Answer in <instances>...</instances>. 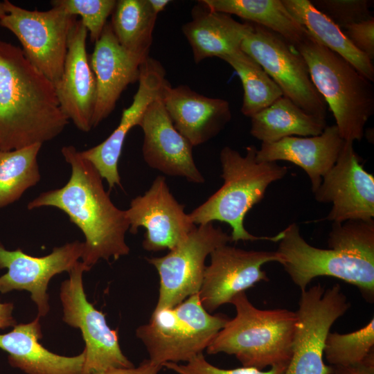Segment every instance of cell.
I'll list each match as a JSON object with an SVG mask.
<instances>
[{"instance_id": "cell-1", "label": "cell", "mask_w": 374, "mask_h": 374, "mask_svg": "<svg viewBox=\"0 0 374 374\" xmlns=\"http://www.w3.org/2000/svg\"><path fill=\"white\" fill-rule=\"evenodd\" d=\"M61 152L71 167L68 182L40 193L28 204V209L53 206L64 212L84 235L81 259L90 269L100 259L109 261L127 255L125 234L130 224L125 211L114 204L99 172L80 152L66 145Z\"/></svg>"}, {"instance_id": "cell-2", "label": "cell", "mask_w": 374, "mask_h": 374, "mask_svg": "<svg viewBox=\"0 0 374 374\" xmlns=\"http://www.w3.org/2000/svg\"><path fill=\"white\" fill-rule=\"evenodd\" d=\"M54 84L21 48L0 40V150L43 144L69 123Z\"/></svg>"}, {"instance_id": "cell-3", "label": "cell", "mask_w": 374, "mask_h": 374, "mask_svg": "<svg viewBox=\"0 0 374 374\" xmlns=\"http://www.w3.org/2000/svg\"><path fill=\"white\" fill-rule=\"evenodd\" d=\"M281 232L277 249L285 271L301 290L319 276L356 286L369 302L374 299V220L332 223L327 249L308 244L296 223Z\"/></svg>"}, {"instance_id": "cell-4", "label": "cell", "mask_w": 374, "mask_h": 374, "mask_svg": "<svg viewBox=\"0 0 374 374\" xmlns=\"http://www.w3.org/2000/svg\"><path fill=\"white\" fill-rule=\"evenodd\" d=\"M257 148H246L244 156L237 150L224 147L220 153L223 185L189 216L198 226L214 221L227 223L231 228V242L268 240L278 242L281 232L274 236H257L244 225L247 213L264 197L268 186L283 178L288 168L277 162L258 161Z\"/></svg>"}, {"instance_id": "cell-5", "label": "cell", "mask_w": 374, "mask_h": 374, "mask_svg": "<svg viewBox=\"0 0 374 374\" xmlns=\"http://www.w3.org/2000/svg\"><path fill=\"white\" fill-rule=\"evenodd\" d=\"M236 311L206 348L210 355H234L244 367L260 371L288 365L292 357L296 312L287 309L262 310L244 292L231 301Z\"/></svg>"}, {"instance_id": "cell-6", "label": "cell", "mask_w": 374, "mask_h": 374, "mask_svg": "<svg viewBox=\"0 0 374 374\" xmlns=\"http://www.w3.org/2000/svg\"><path fill=\"white\" fill-rule=\"evenodd\" d=\"M304 58L311 80L330 108L344 141H361L374 113V89L350 63L307 31L294 46Z\"/></svg>"}, {"instance_id": "cell-7", "label": "cell", "mask_w": 374, "mask_h": 374, "mask_svg": "<svg viewBox=\"0 0 374 374\" xmlns=\"http://www.w3.org/2000/svg\"><path fill=\"white\" fill-rule=\"evenodd\" d=\"M229 319L222 314H211L195 294L175 307L154 309L149 322L139 326L136 335L149 359L163 367L203 353Z\"/></svg>"}, {"instance_id": "cell-8", "label": "cell", "mask_w": 374, "mask_h": 374, "mask_svg": "<svg viewBox=\"0 0 374 374\" xmlns=\"http://www.w3.org/2000/svg\"><path fill=\"white\" fill-rule=\"evenodd\" d=\"M6 14L0 26L19 39L28 61L55 86L62 75L69 33L78 20L62 7L29 10L3 1Z\"/></svg>"}, {"instance_id": "cell-9", "label": "cell", "mask_w": 374, "mask_h": 374, "mask_svg": "<svg viewBox=\"0 0 374 374\" xmlns=\"http://www.w3.org/2000/svg\"><path fill=\"white\" fill-rule=\"evenodd\" d=\"M339 284L326 290L317 284L301 292L292 341V357L284 374H331L323 360L332 324L349 309Z\"/></svg>"}, {"instance_id": "cell-10", "label": "cell", "mask_w": 374, "mask_h": 374, "mask_svg": "<svg viewBox=\"0 0 374 374\" xmlns=\"http://www.w3.org/2000/svg\"><path fill=\"white\" fill-rule=\"evenodd\" d=\"M252 24L241 50L263 68L285 97L308 114L326 119L328 106L314 85L301 53L280 35Z\"/></svg>"}, {"instance_id": "cell-11", "label": "cell", "mask_w": 374, "mask_h": 374, "mask_svg": "<svg viewBox=\"0 0 374 374\" xmlns=\"http://www.w3.org/2000/svg\"><path fill=\"white\" fill-rule=\"evenodd\" d=\"M78 261L62 282L60 299L63 321L79 328L85 343L83 374H98L112 368H130L134 364L123 353L118 334L107 325L105 315L89 303L84 291L82 274L89 271Z\"/></svg>"}, {"instance_id": "cell-12", "label": "cell", "mask_w": 374, "mask_h": 374, "mask_svg": "<svg viewBox=\"0 0 374 374\" xmlns=\"http://www.w3.org/2000/svg\"><path fill=\"white\" fill-rule=\"evenodd\" d=\"M229 242L231 236L211 222L197 226L166 255L147 258L159 276V296L154 309L175 307L190 296L198 294L207 256Z\"/></svg>"}, {"instance_id": "cell-13", "label": "cell", "mask_w": 374, "mask_h": 374, "mask_svg": "<svg viewBox=\"0 0 374 374\" xmlns=\"http://www.w3.org/2000/svg\"><path fill=\"white\" fill-rule=\"evenodd\" d=\"M125 211L130 233H136L140 227L145 229L142 246L148 251L171 250L197 227L161 175L143 195L132 199Z\"/></svg>"}, {"instance_id": "cell-14", "label": "cell", "mask_w": 374, "mask_h": 374, "mask_svg": "<svg viewBox=\"0 0 374 374\" xmlns=\"http://www.w3.org/2000/svg\"><path fill=\"white\" fill-rule=\"evenodd\" d=\"M353 143L345 141L336 163L313 193L318 202L332 204L326 220L332 223L373 220L374 177L364 168Z\"/></svg>"}, {"instance_id": "cell-15", "label": "cell", "mask_w": 374, "mask_h": 374, "mask_svg": "<svg viewBox=\"0 0 374 374\" xmlns=\"http://www.w3.org/2000/svg\"><path fill=\"white\" fill-rule=\"evenodd\" d=\"M198 293L204 308L213 312L230 303L238 294L269 278L262 267L270 262H282L277 251H247L225 244L211 254Z\"/></svg>"}, {"instance_id": "cell-16", "label": "cell", "mask_w": 374, "mask_h": 374, "mask_svg": "<svg viewBox=\"0 0 374 374\" xmlns=\"http://www.w3.org/2000/svg\"><path fill=\"white\" fill-rule=\"evenodd\" d=\"M84 242L78 240L55 247L42 257H34L18 248L7 250L0 242V269L8 271L0 276V292L26 290L38 310V317L46 316L49 311L48 285L56 274L69 272L82 258Z\"/></svg>"}, {"instance_id": "cell-17", "label": "cell", "mask_w": 374, "mask_h": 374, "mask_svg": "<svg viewBox=\"0 0 374 374\" xmlns=\"http://www.w3.org/2000/svg\"><path fill=\"white\" fill-rule=\"evenodd\" d=\"M168 83L163 66L148 57L142 65L139 87L132 103L123 109L117 127L100 144L80 152L107 181L110 188L121 186L118 164L129 131L139 125L148 106L161 96Z\"/></svg>"}, {"instance_id": "cell-18", "label": "cell", "mask_w": 374, "mask_h": 374, "mask_svg": "<svg viewBox=\"0 0 374 374\" xmlns=\"http://www.w3.org/2000/svg\"><path fill=\"white\" fill-rule=\"evenodd\" d=\"M161 97L148 106L139 125L144 135L143 159L149 167L166 175L203 184L205 179L195 162L193 146L175 127Z\"/></svg>"}, {"instance_id": "cell-19", "label": "cell", "mask_w": 374, "mask_h": 374, "mask_svg": "<svg viewBox=\"0 0 374 374\" xmlns=\"http://www.w3.org/2000/svg\"><path fill=\"white\" fill-rule=\"evenodd\" d=\"M148 57L123 47L115 37L110 23H107L100 38L95 42L89 58L96 81L93 127L111 114L127 86L139 82L142 65Z\"/></svg>"}, {"instance_id": "cell-20", "label": "cell", "mask_w": 374, "mask_h": 374, "mask_svg": "<svg viewBox=\"0 0 374 374\" xmlns=\"http://www.w3.org/2000/svg\"><path fill=\"white\" fill-rule=\"evenodd\" d=\"M88 31L77 20L69 33L64 66L55 86L63 114L84 132L92 128L96 101V81L87 53Z\"/></svg>"}, {"instance_id": "cell-21", "label": "cell", "mask_w": 374, "mask_h": 374, "mask_svg": "<svg viewBox=\"0 0 374 374\" xmlns=\"http://www.w3.org/2000/svg\"><path fill=\"white\" fill-rule=\"evenodd\" d=\"M161 98L175 127L193 147L216 136L231 119L227 100L203 96L187 85L168 83Z\"/></svg>"}, {"instance_id": "cell-22", "label": "cell", "mask_w": 374, "mask_h": 374, "mask_svg": "<svg viewBox=\"0 0 374 374\" xmlns=\"http://www.w3.org/2000/svg\"><path fill=\"white\" fill-rule=\"evenodd\" d=\"M345 141L335 125L326 126L317 136H289L257 150L258 161H287L301 168L308 175L314 193L323 177L336 163Z\"/></svg>"}, {"instance_id": "cell-23", "label": "cell", "mask_w": 374, "mask_h": 374, "mask_svg": "<svg viewBox=\"0 0 374 374\" xmlns=\"http://www.w3.org/2000/svg\"><path fill=\"white\" fill-rule=\"evenodd\" d=\"M42 337L39 317L14 326L0 335V348L8 353V362L27 374H83L84 350L78 355L62 356L50 352L39 340Z\"/></svg>"}, {"instance_id": "cell-24", "label": "cell", "mask_w": 374, "mask_h": 374, "mask_svg": "<svg viewBox=\"0 0 374 374\" xmlns=\"http://www.w3.org/2000/svg\"><path fill=\"white\" fill-rule=\"evenodd\" d=\"M252 29L251 23H240L231 15L204 5L195 7L192 19L181 28L196 64L212 57L222 59L241 49L242 40Z\"/></svg>"}, {"instance_id": "cell-25", "label": "cell", "mask_w": 374, "mask_h": 374, "mask_svg": "<svg viewBox=\"0 0 374 374\" xmlns=\"http://www.w3.org/2000/svg\"><path fill=\"white\" fill-rule=\"evenodd\" d=\"M250 134L262 143H271L289 136L321 134L326 119L303 111L284 96L251 117Z\"/></svg>"}, {"instance_id": "cell-26", "label": "cell", "mask_w": 374, "mask_h": 374, "mask_svg": "<svg viewBox=\"0 0 374 374\" xmlns=\"http://www.w3.org/2000/svg\"><path fill=\"white\" fill-rule=\"evenodd\" d=\"M291 15L321 44L350 63L371 82L374 81L372 61L359 51L342 29L318 10L308 0H282Z\"/></svg>"}, {"instance_id": "cell-27", "label": "cell", "mask_w": 374, "mask_h": 374, "mask_svg": "<svg viewBox=\"0 0 374 374\" xmlns=\"http://www.w3.org/2000/svg\"><path fill=\"white\" fill-rule=\"evenodd\" d=\"M209 9L235 15L263 26L283 37L294 46L301 42L307 30L291 15L282 0H202Z\"/></svg>"}, {"instance_id": "cell-28", "label": "cell", "mask_w": 374, "mask_h": 374, "mask_svg": "<svg viewBox=\"0 0 374 374\" xmlns=\"http://www.w3.org/2000/svg\"><path fill=\"white\" fill-rule=\"evenodd\" d=\"M157 15L148 0H119L109 23L123 47L148 57Z\"/></svg>"}, {"instance_id": "cell-29", "label": "cell", "mask_w": 374, "mask_h": 374, "mask_svg": "<svg viewBox=\"0 0 374 374\" xmlns=\"http://www.w3.org/2000/svg\"><path fill=\"white\" fill-rule=\"evenodd\" d=\"M239 76L244 91L241 112L251 117L283 96V91L263 68L241 49L222 58Z\"/></svg>"}, {"instance_id": "cell-30", "label": "cell", "mask_w": 374, "mask_h": 374, "mask_svg": "<svg viewBox=\"0 0 374 374\" xmlns=\"http://www.w3.org/2000/svg\"><path fill=\"white\" fill-rule=\"evenodd\" d=\"M42 145L37 143L10 151L0 150V208L18 200L39 181L37 155Z\"/></svg>"}, {"instance_id": "cell-31", "label": "cell", "mask_w": 374, "mask_h": 374, "mask_svg": "<svg viewBox=\"0 0 374 374\" xmlns=\"http://www.w3.org/2000/svg\"><path fill=\"white\" fill-rule=\"evenodd\" d=\"M374 319L363 328L347 334L329 332L323 357L329 366H346L362 362L373 351Z\"/></svg>"}, {"instance_id": "cell-32", "label": "cell", "mask_w": 374, "mask_h": 374, "mask_svg": "<svg viewBox=\"0 0 374 374\" xmlns=\"http://www.w3.org/2000/svg\"><path fill=\"white\" fill-rule=\"evenodd\" d=\"M115 0H53L52 6L62 7L71 15L80 16V21L94 43L100 38L107 24L108 17L112 14Z\"/></svg>"}, {"instance_id": "cell-33", "label": "cell", "mask_w": 374, "mask_h": 374, "mask_svg": "<svg viewBox=\"0 0 374 374\" xmlns=\"http://www.w3.org/2000/svg\"><path fill=\"white\" fill-rule=\"evenodd\" d=\"M312 5L341 28L373 17L371 0H312Z\"/></svg>"}, {"instance_id": "cell-34", "label": "cell", "mask_w": 374, "mask_h": 374, "mask_svg": "<svg viewBox=\"0 0 374 374\" xmlns=\"http://www.w3.org/2000/svg\"><path fill=\"white\" fill-rule=\"evenodd\" d=\"M163 366L177 374H284L287 365L274 366L266 371L244 366L233 369H224L209 363L202 353L186 364L166 362L163 364Z\"/></svg>"}, {"instance_id": "cell-35", "label": "cell", "mask_w": 374, "mask_h": 374, "mask_svg": "<svg viewBox=\"0 0 374 374\" xmlns=\"http://www.w3.org/2000/svg\"><path fill=\"white\" fill-rule=\"evenodd\" d=\"M351 43L371 61L374 59V18L341 28Z\"/></svg>"}, {"instance_id": "cell-36", "label": "cell", "mask_w": 374, "mask_h": 374, "mask_svg": "<svg viewBox=\"0 0 374 374\" xmlns=\"http://www.w3.org/2000/svg\"><path fill=\"white\" fill-rule=\"evenodd\" d=\"M162 368L149 359L143 360L138 366L112 368L98 374H158Z\"/></svg>"}, {"instance_id": "cell-37", "label": "cell", "mask_w": 374, "mask_h": 374, "mask_svg": "<svg viewBox=\"0 0 374 374\" xmlns=\"http://www.w3.org/2000/svg\"><path fill=\"white\" fill-rule=\"evenodd\" d=\"M332 368L333 374H374L373 351L361 363Z\"/></svg>"}, {"instance_id": "cell-38", "label": "cell", "mask_w": 374, "mask_h": 374, "mask_svg": "<svg viewBox=\"0 0 374 374\" xmlns=\"http://www.w3.org/2000/svg\"><path fill=\"white\" fill-rule=\"evenodd\" d=\"M13 309L14 305L11 303H0V329L17 325L12 316Z\"/></svg>"}, {"instance_id": "cell-39", "label": "cell", "mask_w": 374, "mask_h": 374, "mask_svg": "<svg viewBox=\"0 0 374 374\" xmlns=\"http://www.w3.org/2000/svg\"><path fill=\"white\" fill-rule=\"evenodd\" d=\"M150 5L156 14L163 11L170 3L169 0H148Z\"/></svg>"}, {"instance_id": "cell-40", "label": "cell", "mask_w": 374, "mask_h": 374, "mask_svg": "<svg viewBox=\"0 0 374 374\" xmlns=\"http://www.w3.org/2000/svg\"><path fill=\"white\" fill-rule=\"evenodd\" d=\"M6 14L5 6L3 1H0V19L2 18Z\"/></svg>"}, {"instance_id": "cell-41", "label": "cell", "mask_w": 374, "mask_h": 374, "mask_svg": "<svg viewBox=\"0 0 374 374\" xmlns=\"http://www.w3.org/2000/svg\"><path fill=\"white\" fill-rule=\"evenodd\" d=\"M331 374H333V373H332H332H331Z\"/></svg>"}]
</instances>
